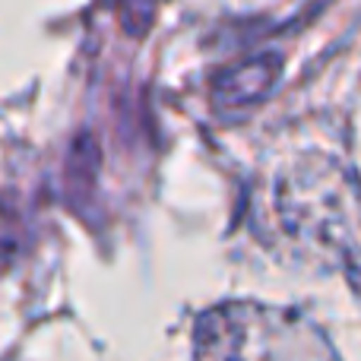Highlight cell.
I'll list each match as a JSON object with an SVG mask.
<instances>
[{
    "mask_svg": "<svg viewBox=\"0 0 361 361\" xmlns=\"http://www.w3.org/2000/svg\"><path fill=\"white\" fill-rule=\"evenodd\" d=\"M197 361H336L324 333L301 314L231 301L197 324Z\"/></svg>",
    "mask_w": 361,
    "mask_h": 361,
    "instance_id": "obj_1",
    "label": "cell"
},
{
    "mask_svg": "<svg viewBox=\"0 0 361 361\" xmlns=\"http://www.w3.org/2000/svg\"><path fill=\"white\" fill-rule=\"evenodd\" d=\"M279 212L301 244L361 267V197L345 169L314 159L282 180Z\"/></svg>",
    "mask_w": 361,
    "mask_h": 361,
    "instance_id": "obj_2",
    "label": "cell"
}]
</instances>
